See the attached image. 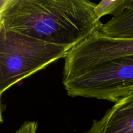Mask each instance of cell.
Instances as JSON below:
<instances>
[{
	"label": "cell",
	"instance_id": "cell-1",
	"mask_svg": "<svg viewBox=\"0 0 133 133\" xmlns=\"http://www.w3.org/2000/svg\"><path fill=\"white\" fill-rule=\"evenodd\" d=\"M89 0H1L0 27L72 48L101 31Z\"/></svg>",
	"mask_w": 133,
	"mask_h": 133
},
{
	"label": "cell",
	"instance_id": "cell-2",
	"mask_svg": "<svg viewBox=\"0 0 133 133\" xmlns=\"http://www.w3.org/2000/svg\"><path fill=\"white\" fill-rule=\"evenodd\" d=\"M70 49L0 27V94L51 64Z\"/></svg>",
	"mask_w": 133,
	"mask_h": 133
},
{
	"label": "cell",
	"instance_id": "cell-3",
	"mask_svg": "<svg viewBox=\"0 0 133 133\" xmlns=\"http://www.w3.org/2000/svg\"><path fill=\"white\" fill-rule=\"evenodd\" d=\"M62 83L70 97L116 103L133 92V55L103 64Z\"/></svg>",
	"mask_w": 133,
	"mask_h": 133
},
{
	"label": "cell",
	"instance_id": "cell-4",
	"mask_svg": "<svg viewBox=\"0 0 133 133\" xmlns=\"http://www.w3.org/2000/svg\"><path fill=\"white\" fill-rule=\"evenodd\" d=\"M132 55L133 39L115 38L97 32L68 52L65 58L63 81L106 62Z\"/></svg>",
	"mask_w": 133,
	"mask_h": 133
},
{
	"label": "cell",
	"instance_id": "cell-5",
	"mask_svg": "<svg viewBox=\"0 0 133 133\" xmlns=\"http://www.w3.org/2000/svg\"><path fill=\"white\" fill-rule=\"evenodd\" d=\"M84 133H133V92L118 102Z\"/></svg>",
	"mask_w": 133,
	"mask_h": 133
},
{
	"label": "cell",
	"instance_id": "cell-6",
	"mask_svg": "<svg viewBox=\"0 0 133 133\" xmlns=\"http://www.w3.org/2000/svg\"><path fill=\"white\" fill-rule=\"evenodd\" d=\"M100 32L115 38L133 39V5L103 24Z\"/></svg>",
	"mask_w": 133,
	"mask_h": 133
},
{
	"label": "cell",
	"instance_id": "cell-7",
	"mask_svg": "<svg viewBox=\"0 0 133 133\" xmlns=\"http://www.w3.org/2000/svg\"><path fill=\"white\" fill-rule=\"evenodd\" d=\"M133 5V0H102L97 4L95 12L99 19L104 16L119 15Z\"/></svg>",
	"mask_w": 133,
	"mask_h": 133
},
{
	"label": "cell",
	"instance_id": "cell-8",
	"mask_svg": "<svg viewBox=\"0 0 133 133\" xmlns=\"http://www.w3.org/2000/svg\"><path fill=\"white\" fill-rule=\"evenodd\" d=\"M38 126L36 121H25L14 133H36Z\"/></svg>",
	"mask_w": 133,
	"mask_h": 133
}]
</instances>
